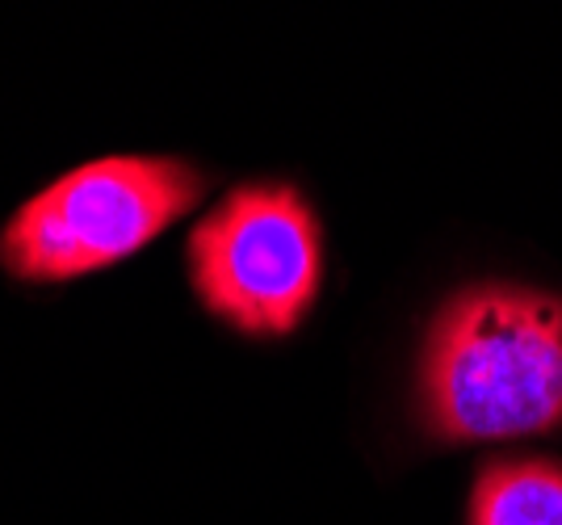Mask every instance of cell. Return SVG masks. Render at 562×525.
I'll list each match as a JSON object with an SVG mask.
<instances>
[{"label":"cell","instance_id":"cell-1","mask_svg":"<svg viewBox=\"0 0 562 525\" xmlns=\"http://www.w3.org/2000/svg\"><path fill=\"white\" fill-rule=\"evenodd\" d=\"M420 421L458 446L562 429V294L458 290L424 336Z\"/></svg>","mask_w":562,"mask_h":525},{"label":"cell","instance_id":"cell-2","mask_svg":"<svg viewBox=\"0 0 562 525\" xmlns=\"http://www.w3.org/2000/svg\"><path fill=\"white\" fill-rule=\"evenodd\" d=\"M206 193L172 156H105L34 193L0 232V265L22 282H71L135 257Z\"/></svg>","mask_w":562,"mask_h":525},{"label":"cell","instance_id":"cell-3","mask_svg":"<svg viewBox=\"0 0 562 525\" xmlns=\"http://www.w3.org/2000/svg\"><path fill=\"white\" fill-rule=\"evenodd\" d=\"M189 278L214 320L248 336H285L324 282V232L285 181L232 190L189 236Z\"/></svg>","mask_w":562,"mask_h":525},{"label":"cell","instance_id":"cell-4","mask_svg":"<svg viewBox=\"0 0 562 525\" xmlns=\"http://www.w3.org/2000/svg\"><path fill=\"white\" fill-rule=\"evenodd\" d=\"M467 525H562V462L495 458L470 492Z\"/></svg>","mask_w":562,"mask_h":525}]
</instances>
